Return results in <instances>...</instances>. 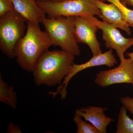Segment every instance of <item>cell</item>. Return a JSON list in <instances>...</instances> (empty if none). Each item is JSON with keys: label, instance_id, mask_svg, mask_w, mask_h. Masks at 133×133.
<instances>
[{"label": "cell", "instance_id": "7", "mask_svg": "<svg viewBox=\"0 0 133 133\" xmlns=\"http://www.w3.org/2000/svg\"><path fill=\"white\" fill-rule=\"evenodd\" d=\"M117 63V60L113 53L112 49H109L104 53L95 56H93L91 59L84 63L81 64L73 63L69 73L65 78L62 84L58 86L56 90L50 92L49 94L52 95L53 98L58 95H60L61 99H64L67 94L66 88L68 84L72 78L79 72L90 67L100 65H105L111 67Z\"/></svg>", "mask_w": 133, "mask_h": 133}, {"label": "cell", "instance_id": "20", "mask_svg": "<svg viewBox=\"0 0 133 133\" xmlns=\"http://www.w3.org/2000/svg\"><path fill=\"white\" fill-rule=\"evenodd\" d=\"M125 6L133 7V0H119Z\"/></svg>", "mask_w": 133, "mask_h": 133}, {"label": "cell", "instance_id": "14", "mask_svg": "<svg viewBox=\"0 0 133 133\" xmlns=\"http://www.w3.org/2000/svg\"><path fill=\"white\" fill-rule=\"evenodd\" d=\"M126 108H121L118 116L116 133H133V120L127 114Z\"/></svg>", "mask_w": 133, "mask_h": 133}, {"label": "cell", "instance_id": "5", "mask_svg": "<svg viewBox=\"0 0 133 133\" xmlns=\"http://www.w3.org/2000/svg\"><path fill=\"white\" fill-rule=\"evenodd\" d=\"M49 18L59 16H100V10L92 0H66L52 2L36 0Z\"/></svg>", "mask_w": 133, "mask_h": 133}, {"label": "cell", "instance_id": "8", "mask_svg": "<svg viewBox=\"0 0 133 133\" xmlns=\"http://www.w3.org/2000/svg\"><path fill=\"white\" fill-rule=\"evenodd\" d=\"M133 82V60L130 58L121 62L114 69L100 71L94 80L98 85L103 88L115 84H132Z\"/></svg>", "mask_w": 133, "mask_h": 133}, {"label": "cell", "instance_id": "19", "mask_svg": "<svg viewBox=\"0 0 133 133\" xmlns=\"http://www.w3.org/2000/svg\"><path fill=\"white\" fill-rule=\"evenodd\" d=\"M8 133H22L21 128L12 123H10L7 127Z\"/></svg>", "mask_w": 133, "mask_h": 133}, {"label": "cell", "instance_id": "10", "mask_svg": "<svg viewBox=\"0 0 133 133\" xmlns=\"http://www.w3.org/2000/svg\"><path fill=\"white\" fill-rule=\"evenodd\" d=\"M100 10V16L104 21L114 25L117 28L124 30L128 35H131L130 27L132 26L125 19L118 8L113 4H107L101 0H92Z\"/></svg>", "mask_w": 133, "mask_h": 133}, {"label": "cell", "instance_id": "4", "mask_svg": "<svg viewBox=\"0 0 133 133\" xmlns=\"http://www.w3.org/2000/svg\"><path fill=\"white\" fill-rule=\"evenodd\" d=\"M27 28V22L15 11L0 17V49L8 57L15 58L16 46L25 35Z\"/></svg>", "mask_w": 133, "mask_h": 133}, {"label": "cell", "instance_id": "12", "mask_svg": "<svg viewBox=\"0 0 133 133\" xmlns=\"http://www.w3.org/2000/svg\"><path fill=\"white\" fill-rule=\"evenodd\" d=\"M108 108L89 106L76 109L75 113L83 117L85 121L95 126L100 133H106L108 126L114 120L106 116L104 112Z\"/></svg>", "mask_w": 133, "mask_h": 133}, {"label": "cell", "instance_id": "2", "mask_svg": "<svg viewBox=\"0 0 133 133\" xmlns=\"http://www.w3.org/2000/svg\"><path fill=\"white\" fill-rule=\"evenodd\" d=\"M27 24L26 33L17 44L15 54L20 67L32 72L38 58L53 44L48 33L42 31L40 26L30 22Z\"/></svg>", "mask_w": 133, "mask_h": 133}, {"label": "cell", "instance_id": "18", "mask_svg": "<svg viewBox=\"0 0 133 133\" xmlns=\"http://www.w3.org/2000/svg\"><path fill=\"white\" fill-rule=\"evenodd\" d=\"M120 101L123 105L133 115V98L123 97L121 98Z\"/></svg>", "mask_w": 133, "mask_h": 133}, {"label": "cell", "instance_id": "15", "mask_svg": "<svg viewBox=\"0 0 133 133\" xmlns=\"http://www.w3.org/2000/svg\"><path fill=\"white\" fill-rule=\"evenodd\" d=\"M73 120L77 127V133H100L95 126L83 120L82 117L77 114L74 115Z\"/></svg>", "mask_w": 133, "mask_h": 133}, {"label": "cell", "instance_id": "24", "mask_svg": "<svg viewBox=\"0 0 133 133\" xmlns=\"http://www.w3.org/2000/svg\"></svg>", "mask_w": 133, "mask_h": 133}, {"label": "cell", "instance_id": "17", "mask_svg": "<svg viewBox=\"0 0 133 133\" xmlns=\"http://www.w3.org/2000/svg\"><path fill=\"white\" fill-rule=\"evenodd\" d=\"M13 11L15 10L11 0H0V17Z\"/></svg>", "mask_w": 133, "mask_h": 133}, {"label": "cell", "instance_id": "1", "mask_svg": "<svg viewBox=\"0 0 133 133\" xmlns=\"http://www.w3.org/2000/svg\"><path fill=\"white\" fill-rule=\"evenodd\" d=\"M75 56L62 50L44 52L32 71L35 84L48 87L60 85L74 63Z\"/></svg>", "mask_w": 133, "mask_h": 133}, {"label": "cell", "instance_id": "13", "mask_svg": "<svg viewBox=\"0 0 133 133\" xmlns=\"http://www.w3.org/2000/svg\"><path fill=\"white\" fill-rule=\"evenodd\" d=\"M0 101L14 109L17 108V95L13 86H9L0 74Z\"/></svg>", "mask_w": 133, "mask_h": 133}, {"label": "cell", "instance_id": "16", "mask_svg": "<svg viewBox=\"0 0 133 133\" xmlns=\"http://www.w3.org/2000/svg\"><path fill=\"white\" fill-rule=\"evenodd\" d=\"M107 1L110 3H113L116 5L120 10L125 19L129 24L132 25L133 27V10L129 9L128 8L122 4L119 0H101Z\"/></svg>", "mask_w": 133, "mask_h": 133}, {"label": "cell", "instance_id": "21", "mask_svg": "<svg viewBox=\"0 0 133 133\" xmlns=\"http://www.w3.org/2000/svg\"><path fill=\"white\" fill-rule=\"evenodd\" d=\"M38 1H43L52 2H60L64 1L66 0H38Z\"/></svg>", "mask_w": 133, "mask_h": 133}, {"label": "cell", "instance_id": "9", "mask_svg": "<svg viewBox=\"0 0 133 133\" xmlns=\"http://www.w3.org/2000/svg\"><path fill=\"white\" fill-rule=\"evenodd\" d=\"M75 37L77 43L88 45L93 56L102 53L96 36L99 29L97 26L87 17L75 16Z\"/></svg>", "mask_w": 133, "mask_h": 133}, {"label": "cell", "instance_id": "3", "mask_svg": "<svg viewBox=\"0 0 133 133\" xmlns=\"http://www.w3.org/2000/svg\"><path fill=\"white\" fill-rule=\"evenodd\" d=\"M75 16H59L47 18L41 23L49 36L53 45L75 56L80 55V50L75 37Z\"/></svg>", "mask_w": 133, "mask_h": 133}, {"label": "cell", "instance_id": "11", "mask_svg": "<svg viewBox=\"0 0 133 133\" xmlns=\"http://www.w3.org/2000/svg\"><path fill=\"white\" fill-rule=\"evenodd\" d=\"M15 11L24 18L39 26L46 14L36 3V0H11Z\"/></svg>", "mask_w": 133, "mask_h": 133}, {"label": "cell", "instance_id": "23", "mask_svg": "<svg viewBox=\"0 0 133 133\" xmlns=\"http://www.w3.org/2000/svg\"><path fill=\"white\" fill-rule=\"evenodd\" d=\"M132 87H133V82L132 84Z\"/></svg>", "mask_w": 133, "mask_h": 133}, {"label": "cell", "instance_id": "22", "mask_svg": "<svg viewBox=\"0 0 133 133\" xmlns=\"http://www.w3.org/2000/svg\"><path fill=\"white\" fill-rule=\"evenodd\" d=\"M126 54V56L130 58L131 59L133 60V52H127Z\"/></svg>", "mask_w": 133, "mask_h": 133}, {"label": "cell", "instance_id": "6", "mask_svg": "<svg viewBox=\"0 0 133 133\" xmlns=\"http://www.w3.org/2000/svg\"><path fill=\"white\" fill-rule=\"evenodd\" d=\"M87 17L102 30V39L106 47L115 50L121 62L125 59L124 53L133 45V38H125L114 25L104 21H101L94 16Z\"/></svg>", "mask_w": 133, "mask_h": 133}]
</instances>
